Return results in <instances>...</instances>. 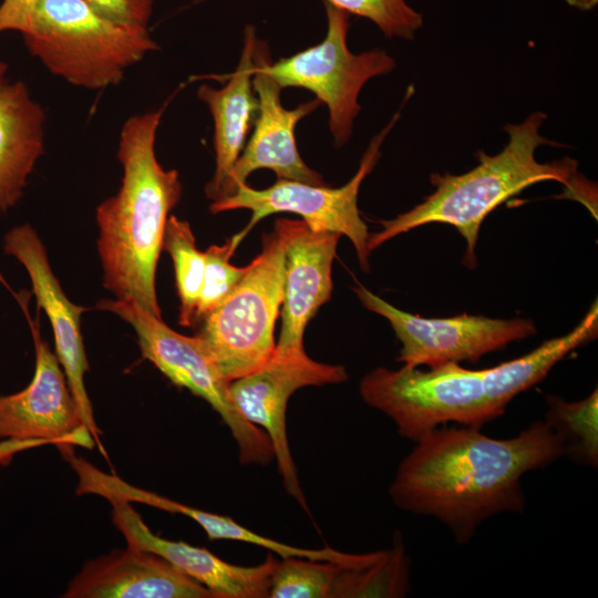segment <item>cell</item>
<instances>
[{
  "mask_svg": "<svg viewBox=\"0 0 598 598\" xmlns=\"http://www.w3.org/2000/svg\"><path fill=\"white\" fill-rule=\"evenodd\" d=\"M353 291L368 310L391 323L402 343L398 361L408 367L476 362L487 353L536 333L534 322L527 318L495 319L464 313L430 319L395 308L362 285Z\"/></svg>",
  "mask_w": 598,
  "mask_h": 598,
  "instance_id": "cell-10",
  "label": "cell"
},
{
  "mask_svg": "<svg viewBox=\"0 0 598 598\" xmlns=\"http://www.w3.org/2000/svg\"><path fill=\"white\" fill-rule=\"evenodd\" d=\"M302 220L279 218L264 235L261 252L235 290L202 322L204 341L220 374L231 382L272 355L275 322L283 300L287 248Z\"/></svg>",
  "mask_w": 598,
  "mask_h": 598,
  "instance_id": "cell-6",
  "label": "cell"
},
{
  "mask_svg": "<svg viewBox=\"0 0 598 598\" xmlns=\"http://www.w3.org/2000/svg\"><path fill=\"white\" fill-rule=\"evenodd\" d=\"M41 0H2L0 3V33L18 31L23 34Z\"/></svg>",
  "mask_w": 598,
  "mask_h": 598,
  "instance_id": "cell-27",
  "label": "cell"
},
{
  "mask_svg": "<svg viewBox=\"0 0 598 598\" xmlns=\"http://www.w3.org/2000/svg\"><path fill=\"white\" fill-rule=\"evenodd\" d=\"M22 37L52 74L87 90L118 84L128 68L159 49L148 28L113 21L83 0H41Z\"/></svg>",
  "mask_w": 598,
  "mask_h": 598,
  "instance_id": "cell-5",
  "label": "cell"
},
{
  "mask_svg": "<svg viewBox=\"0 0 598 598\" xmlns=\"http://www.w3.org/2000/svg\"><path fill=\"white\" fill-rule=\"evenodd\" d=\"M350 16L373 22L388 39L413 40L423 25V16L405 0H324Z\"/></svg>",
  "mask_w": 598,
  "mask_h": 598,
  "instance_id": "cell-25",
  "label": "cell"
},
{
  "mask_svg": "<svg viewBox=\"0 0 598 598\" xmlns=\"http://www.w3.org/2000/svg\"><path fill=\"white\" fill-rule=\"evenodd\" d=\"M2 280H3V278H2V276H1V274H0V281H2Z\"/></svg>",
  "mask_w": 598,
  "mask_h": 598,
  "instance_id": "cell-31",
  "label": "cell"
},
{
  "mask_svg": "<svg viewBox=\"0 0 598 598\" xmlns=\"http://www.w3.org/2000/svg\"><path fill=\"white\" fill-rule=\"evenodd\" d=\"M8 65L0 60V80L4 79V74L7 72Z\"/></svg>",
  "mask_w": 598,
  "mask_h": 598,
  "instance_id": "cell-30",
  "label": "cell"
},
{
  "mask_svg": "<svg viewBox=\"0 0 598 598\" xmlns=\"http://www.w3.org/2000/svg\"><path fill=\"white\" fill-rule=\"evenodd\" d=\"M340 236L312 231L302 220L290 241L285 262L281 331L275 353L303 351L305 328L331 296V267Z\"/></svg>",
  "mask_w": 598,
  "mask_h": 598,
  "instance_id": "cell-17",
  "label": "cell"
},
{
  "mask_svg": "<svg viewBox=\"0 0 598 598\" xmlns=\"http://www.w3.org/2000/svg\"><path fill=\"white\" fill-rule=\"evenodd\" d=\"M257 40L255 25L247 24L237 68L229 75L220 76L226 79L225 85L215 89L202 84L197 89L198 99L208 106L214 120L216 168L205 188L212 202L223 197L226 183L258 113V99L252 86Z\"/></svg>",
  "mask_w": 598,
  "mask_h": 598,
  "instance_id": "cell-18",
  "label": "cell"
},
{
  "mask_svg": "<svg viewBox=\"0 0 598 598\" xmlns=\"http://www.w3.org/2000/svg\"><path fill=\"white\" fill-rule=\"evenodd\" d=\"M3 250L14 257L28 272L38 308L42 309L50 320L54 353L63 369L83 424L91 433L95 446L106 457L84 383L90 367L81 332V315L86 308L68 298L51 268L45 247L31 225L22 224L7 231Z\"/></svg>",
  "mask_w": 598,
  "mask_h": 598,
  "instance_id": "cell-13",
  "label": "cell"
},
{
  "mask_svg": "<svg viewBox=\"0 0 598 598\" xmlns=\"http://www.w3.org/2000/svg\"><path fill=\"white\" fill-rule=\"evenodd\" d=\"M237 247L231 237L224 245L209 246L204 252L205 269L194 324L202 322L215 310L235 290L248 271L249 265L236 267L229 261Z\"/></svg>",
  "mask_w": 598,
  "mask_h": 598,
  "instance_id": "cell-24",
  "label": "cell"
},
{
  "mask_svg": "<svg viewBox=\"0 0 598 598\" xmlns=\"http://www.w3.org/2000/svg\"><path fill=\"white\" fill-rule=\"evenodd\" d=\"M410 559L400 540L377 561L350 567L340 565L331 598L403 597L410 589Z\"/></svg>",
  "mask_w": 598,
  "mask_h": 598,
  "instance_id": "cell-20",
  "label": "cell"
},
{
  "mask_svg": "<svg viewBox=\"0 0 598 598\" xmlns=\"http://www.w3.org/2000/svg\"><path fill=\"white\" fill-rule=\"evenodd\" d=\"M49 444L42 440L8 439L0 442V465L9 464L20 452Z\"/></svg>",
  "mask_w": 598,
  "mask_h": 598,
  "instance_id": "cell-28",
  "label": "cell"
},
{
  "mask_svg": "<svg viewBox=\"0 0 598 598\" xmlns=\"http://www.w3.org/2000/svg\"><path fill=\"white\" fill-rule=\"evenodd\" d=\"M347 379L344 367L315 361L303 350L288 354L274 352L262 367L229 384L241 415L267 434L283 486L306 512L309 509L287 435V404L301 388L341 383Z\"/></svg>",
  "mask_w": 598,
  "mask_h": 598,
  "instance_id": "cell-11",
  "label": "cell"
},
{
  "mask_svg": "<svg viewBox=\"0 0 598 598\" xmlns=\"http://www.w3.org/2000/svg\"><path fill=\"white\" fill-rule=\"evenodd\" d=\"M341 564L287 557L278 560L271 577L270 598H331Z\"/></svg>",
  "mask_w": 598,
  "mask_h": 598,
  "instance_id": "cell-23",
  "label": "cell"
},
{
  "mask_svg": "<svg viewBox=\"0 0 598 598\" xmlns=\"http://www.w3.org/2000/svg\"><path fill=\"white\" fill-rule=\"evenodd\" d=\"M415 443L389 494L399 508L439 519L458 544L468 543L494 515L522 513L523 475L565 456L563 440L545 421L509 439L489 437L474 426L441 425Z\"/></svg>",
  "mask_w": 598,
  "mask_h": 598,
  "instance_id": "cell-1",
  "label": "cell"
},
{
  "mask_svg": "<svg viewBox=\"0 0 598 598\" xmlns=\"http://www.w3.org/2000/svg\"><path fill=\"white\" fill-rule=\"evenodd\" d=\"M546 120V113L536 111L518 124H507L504 131L508 142L504 148L495 155L477 152V165L464 174H431L435 190L409 212L380 220L382 229L369 234V252L413 228L442 223L453 226L464 237V264L475 267V246L483 220L511 197L544 181L559 182L568 189V197L592 209L594 188L578 173L576 159L565 156L548 163L536 161L535 152L542 145L566 147L539 133Z\"/></svg>",
  "mask_w": 598,
  "mask_h": 598,
  "instance_id": "cell-4",
  "label": "cell"
},
{
  "mask_svg": "<svg viewBox=\"0 0 598 598\" xmlns=\"http://www.w3.org/2000/svg\"><path fill=\"white\" fill-rule=\"evenodd\" d=\"M162 115L159 109L125 121L117 147L122 184L95 212L103 286L115 299L134 301L158 318L156 268L168 214L183 192L178 172L165 169L156 157Z\"/></svg>",
  "mask_w": 598,
  "mask_h": 598,
  "instance_id": "cell-3",
  "label": "cell"
},
{
  "mask_svg": "<svg viewBox=\"0 0 598 598\" xmlns=\"http://www.w3.org/2000/svg\"><path fill=\"white\" fill-rule=\"evenodd\" d=\"M112 522L127 546L154 553L178 570L208 588L216 598H268L278 563L271 554L256 566L230 564L203 547L171 540L154 534L132 503L109 501Z\"/></svg>",
  "mask_w": 598,
  "mask_h": 598,
  "instance_id": "cell-15",
  "label": "cell"
},
{
  "mask_svg": "<svg viewBox=\"0 0 598 598\" xmlns=\"http://www.w3.org/2000/svg\"><path fill=\"white\" fill-rule=\"evenodd\" d=\"M568 6L580 11H590L597 7L598 0H564Z\"/></svg>",
  "mask_w": 598,
  "mask_h": 598,
  "instance_id": "cell-29",
  "label": "cell"
},
{
  "mask_svg": "<svg viewBox=\"0 0 598 598\" xmlns=\"http://www.w3.org/2000/svg\"><path fill=\"white\" fill-rule=\"evenodd\" d=\"M596 328L582 319L569 333L496 367L470 370L450 362L427 370L383 367L360 381L362 400L389 416L401 436L416 441L441 425L481 429L502 416L519 393L539 383L571 351L592 341Z\"/></svg>",
  "mask_w": 598,
  "mask_h": 598,
  "instance_id": "cell-2",
  "label": "cell"
},
{
  "mask_svg": "<svg viewBox=\"0 0 598 598\" xmlns=\"http://www.w3.org/2000/svg\"><path fill=\"white\" fill-rule=\"evenodd\" d=\"M400 112L370 142L355 175L343 186L312 185L297 181L278 179L265 189H255L246 183L235 193L212 202L213 214L234 209H248L251 218L246 227L234 236L239 245L251 228L262 218L276 213H293L302 217L312 231L337 233L347 236L354 246L360 266L369 271V231L358 208L360 186L380 157V146L396 123Z\"/></svg>",
  "mask_w": 598,
  "mask_h": 598,
  "instance_id": "cell-9",
  "label": "cell"
},
{
  "mask_svg": "<svg viewBox=\"0 0 598 598\" xmlns=\"http://www.w3.org/2000/svg\"><path fill=\"white\" fill-rule=\"evenodd\" d=\"M20 305L31 330L35 368L31 382L21 391L0 395V440H42L56 446L70 444L92 448L95 442L84 426L63 369L41 337L39 320H31L21 297Z\"/></svg>",
  "mask_w": 598,
  "mask_h": 598,
  "instance_id": "cell-12",
  "label": "cell"
},
{
  "mask_svg": "<svg viewBox=\"0 0 598 598\" xmlns=\"http://www.w3.org/2000/svg\"><path fill=\"white\" fill-rule=\"evenodd\" d=\"M65 598H216L161 556L127 546L87 560Z\"/></svg>",
  "mask_w": 598,
  "mask_h": 598,
  "instance_id": "cell-16",
  "label": "cell"
},
{
  "mask_svg": "<svg viewBox=\"0 0 598 598\" xmlns=\"http://www.w3.org/2000/svg\"><path fill=\"white\" fill-rule=\"evenodd\" d=\"M44 111L22 81L0 80V210L21 199L44 147Z\"/></svg>",
  "mask_w": 598,
  "mask_h": 598,
  "instance_id": "cell-19",
  "label": "cell"
},
{
  "mask_svg": "<svg viewBox=\"0 0 598 598\" xmlns=\"http://www.w3.org/2000/svg\"><path fill=\"white\" fill-rule=\"evenodd\" d=\"M545 422L563 440L565 455L574 462L597 467L598 464V391L586 399L567 402L547 396Z\"/></svg>",
  "mask_w": 598,
  "mask_h": 598,
  "instance_id": "cell-21",
  "label": "cell"
},
{
  "mask_svg": "<svg viewBox=\"0 0 598 598\" xmlns=\"http://www.w3.org/2000/svg\"><path fill=\"white\" fill-rule=\"evenodd\" d=\"M254 60L252 86L258 113L254 132L235 163L221 198L234 194L238 185L260 168L274 171L278 179L327 185L323 177L303 162L295 138L297 124L319 107L320 101L315 99L286 109L280 100L282 87L262 69L256 48Z\"/></svg>",
  "mask_w": 598,
  "mask_h": 598,
  "instance_id": "cell-14",
  "label": "cell"
},
{
  "mask_svg": "<svg viewBox=\"0 0 598 598\" xmlns=\"http://www.w3.org/2000/svg\"><path fill=\"white\" fill-rule=\"evenodd\" d=\"M323 4L327 32L320 43L276 62L265 41L258 39L256 50L262 69L282 89H306L327 105L333 142L342 146L352 135L362 87L370 79L392 72L396 62L382 49L352 53L347 44L350 14L324 0Z\"/></svg>",
  "mask_w": 598,
  "mask_h": 598,
  "instance_id": "cell-7",
  "label": "cell"
},
{
  "mask_svg": "<svg viewBox=\"0 0 598 598\" xmlns=\"http://www.w3.org/2000/svg\"><path fill=\"white\" fill-rule=\"evenodd\" d=\"M96 309L109 311L134 329L142 358L175 385L205 400L230 430L243 464H268L274 456L270 441L237 409L228 382L214 363L199 336H183L131 300L102 299Z\"/></svg>",
  "mask_w": 598,
  "mask_h": 598,
  "instance_id": "cell-8",
  "label": "cell"
},
{
  "mask_svg": "<svg viewBox=\"0 0 598 598\" xmlns=\"http://www.w3.org/2000/svg\"><path fill=\"white\" fill-rule=\"evenodd\" d=\"M163 250L169 254L174 264L181 302L178 321L183 327H192L203 283L205 256L196 247L195 236L188 221L178 219L176 216L168 217Z\"/></svg>",
  "mask_w": 598,
  "mask_h": 598,
  "instance_id": "cell-22",
  "label": "cell"
},
{
  "mask_svg": "<svg viewBox=\"0 0 598 598\" xmlns=\"http://www.w3.org/2000/svg\"><path fill=\"white\" fill-rule=\"evenodd\" d=\"M100 14L128 25L148 28L157 0H83Z\"/></svg>",
  "mask_w": 598,
  "mask_h": 598,
  "instance_id": "cell-26",
  "label": "cell"
}]
</instances>
